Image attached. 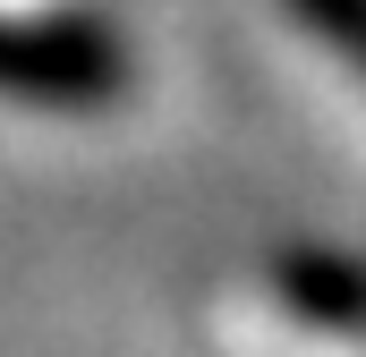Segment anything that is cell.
Returning <instances> with one entry per match:
<instances>
[{
  "mask_svg": "<svg viewBox=\"0 0 366 357\" xmlns=\"http://www.w3.org/2000/svg\"><path fill=\"white\" fill-rule=\"evenodd\" d=\"M281 298L290 306H307V315H366V272L350 256H324V247H307V256H290L281 264Z\"/></svg>",
  "mask_w": 366,
  "mask_h": 357,
  "instance_id": "2",
  "label": "cell"
},
{
  "mask_svg": "<svg viewBox=\"0 0 366 357\" xmlns=\"http://www.w3.org/2000/svg\"><path fill=\"white\" fill-rule=\"evenodd\" d=\"M290 9H298V26H307L315 43H332V51L366 77V0H290Z\"/></svg>",
  "mask_w": 366,
  "mask_h": 357,
  "instance_id": "3",
  "label": "cell"
},
{
  "mask_svg": "<svg viewBox=\"0 0 366 357\" xmlns=\"http://www.w3.org/2000/svg\"><path fill=\"white\" fill-rule=\"evenodd\" d=\"M128 86V51L94 17H9L0 9V102L94 111Z\"/></svg>",
  "mask_w": 366,
  "mask_h": 357,
  "instance_id": "1",
  "label": "cell"
}]
</instances>
